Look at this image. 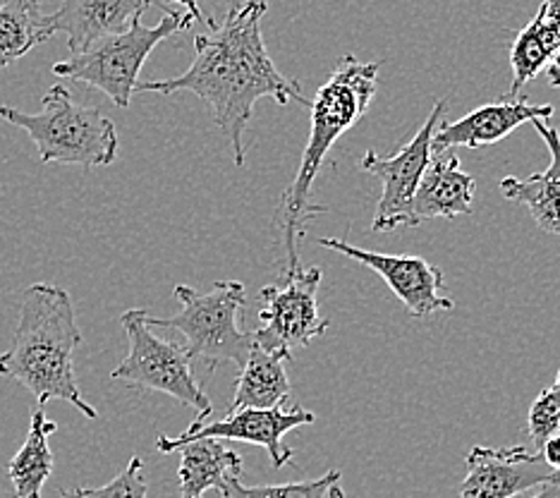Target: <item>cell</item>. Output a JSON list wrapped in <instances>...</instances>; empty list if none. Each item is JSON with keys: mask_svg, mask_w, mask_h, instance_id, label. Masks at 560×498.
<instances>
[{"mask_svg": "<svg viewBox=\"0 0 560 498\" xmlns=\"http://www.w3.org/2000/svg\"><path fill=\"white\" fill-rule=\"evenodd\" d=\"M539 12L560 22V0H539Z\"/></svg>", "mask_w": 560, "mask_h": 498, "instance_id": "cell-29", "label": "cell"}, {"mask_svg": "<svg viewBox=\"0 0 560 498\" xmlns=\"http://www.w3.org/2000/svg\"><path fill=\"white\" fill-rule=\"evenodd\" d=\"M532 125L549 147V169L529 177H503L501 195L527 207L534 223L560 240V132L546 120H532Z\"/></svg>", "mask_w": 560, "mask_h": 498, "instance_id": "cell-16", "label": "cell"}, {"mask_svg": "<svg viewBox=\"0 0 560 498\" xmlns=\"http://www.w3.org/2000/svg\"><path fill=\"white\" fill-rule=\"evenodd\" d=\"M558 475L560 472L544 463L539 451L532 453L525 445H475L467 455V477L460 484V498H513L534 487H544Z\"/></svg>", "mask_w": 560, "mask_h": 498, "instance_id": "cell-12", "label": "cell"}, {"mask_svg": "<svg viewBox=\"0 0 560 498\" xmlns=\"http://www.w3.org/2000/svg\"><path fill=\"white\" fill-rule=\"evenodd\" d=\"M58 431L56 421H50L44 407H34L30 419V431L22 449L12 455L8 475L12 482L15 498H42L44 484L54 475L56 458L50 453L48 437Z\"/></svg>", "mask_w": 560, "mask_h": 498, "instance_id": "cell-19", "label": "cell"}, {"mask_svg": "<svg viewBox=\"0 0 560 498\" xmlns=\"http://www.w3.org/2000/svg\"><path fill=\"white\" fill-rule=\"evenodd\" d=\"M475 187V177L463 171L460 159L453 151L431 153L412 199L410 228L431 219H455V216L472 213Z\"/></svg>", "mask_w": 560, "mask_h": 498, "instance_id": "cell-15", "label": "cell"}, {"mask_svg": "<svg viewBox=\"0 0 560 498\" xmlns=\"http://www.w3.org/2000/svg\"><path fill=\"white\" fill-rule=\"evenodd\" d=\"M168 3H173V5H180V8H185V12L189 18H192L195 22H201V24H207V27L213 32L215 30V22H211L209 20V15L207 12H201V8H199V0H168Z\"/></svg>", "mask_w": 560, "mask_h": 498, "instance_id": "cell-26", "label": "cell"}, {"mask_svg": "<svg viewBox=\"0 0 560 498\" xmlns=\"http://www.w3.org/2000/svg\"><path fill=\"white\" fill-rule=\"evenodd\" d=\"M240 453L225 449L219 439L189 441L180 449V498H203L209 489L223 491L225 482L240 477Z\"/></svg>", "mask_w": 560, "mask_h": 498, "instance_id": "cell-18", "label": "cell"}, {"mask_svg": "<svg viewBox=\"0 0 560 498\" xmlns=\"http://www.w3.org/2000/svg\"><path fill=\"white\" fill-rule=\"evenodd\" d=\"M546 77H549V84L553 89H560V48L553 54V58L546 66Z\"/></svg>", "mask_w": 560, "mask_h": 498, "instance_id": "cell-27", "label": "cell"}, {"mask_svg": "<svg viewBox=\"0 0 560 498\" xmlns=\"http://www.w3.org/2000/svg\"><path fill=\"white\" fill-rule=\"evenodd\" d=\"M0 118L32 137L42 163L98 169L118 157V130L104 111L82 106L68 86L54 84L42 99V113L0 106Z\"/></svg>", "mask_w": 560, "mask_h": 498, "instance_id": "cell-4", "label": "cell"}, {"mask_svg": "<svg viewBox=\"0 0 560 498\" xmlns=\"http://www.w3.org/2000/svg\"><path fill=\"white\" fill-rule=\"evenodd\" d=\"M560 48V22L544 15L537 10V15L517 34L511 48V68H513V84L508 99H520L522 86L532 82L553 58Z\"/></svg>", "mask_w": 560, "mask_h": 498, "instance_id": "cell-21", "label": "cell"}, {"mask_svg": "<svg viewBox=\"0 0 560 498\" xmlns=\"http://www.w3.org/2000/svg\"><path fill=\"white\" fill-rule=\"evenodd\" d=\"M448 113V101H436L434 111L429 113L427 123L419 127L410 142L402 144L393 157L384 159L376 151H366L362 159V171L381 181V199L376 204V216L372 228L376 233L396 228H410V209L419 181L431 161V139L439 123Z\"/></svg>", "mask_w": 560, "mask_h": 498, "instance_id": "cell-9", "label": "cell"}, {"mask_svg": "<svg viewBox=\"0 0 560 498\" xmlns=\"http://www.w3.org/2000/svg\"><path fill=\"white\" fill-rule=\"evenodd\" d=\"M147 310H127L120 316L130 352L113 369L110 379L171 395L177 403L192 407L197 413L195 421H207L213 415V403L192 374L187 348L159 338L147 324Z\"/></svg>", "mask_w": 560, "mask_h": 498, "instance_id": "cell-7", "label": "cell"}, {"mask_svg": "<svg viewBox=\"0 0 560 498\" xmlns=\"http://www.w3.org/2000/svg\"><path fill=\"white\" fill-rule=\"evenodd\" d=\"M154 0H62V5L48 18L50 32L68 36L72 56L104 42L108 36L122 34L142 20Z\"/></svg>", "mask_w": 560, "mask_h": 498, "instance_id": "cell-13", "label": "cell"}, {"mask_svg": "<svg viewBox=\"0 0 560 498\" xmlns=\"http://www.w3.org/2000/svg\"><path fill=\"white\" fill-rule=\"evenodd\" d=\"M553 115V106L539 104L534 106L529 101L522 99H505L501 104H487L479 106L472 113H467L465 118L445 123L436 127L434 139H431V153L451 151L455 147L465 149H479L501 142L522 123L532 120H549Z\"/></svg>", "mask_w": 560, "mask_h": 498, "instance_id": "cell-14", "label": "cell"}, {"mask_svg": "<svg viewBox=\"0 0 560 498\" xmlns=\"http://www.w3.org/2000/svg\"><path fill=\"white\" fill-rule=\"evenodd\" d=\"M316 415L310 410H302L300 405H292V410L283 407H273V410H237L228 413L223 419L215 421H192L180 437H165L159 433L156 451L161 453H175L180 451L185 443L199 441V439H219V441H242L264 445L269 451L273 470H283L292 463L295 451L283 443L288 431L298 427L314 425Z\"/></svg>", "mask_w": 560, "mask_h": 498, "instance_id": "cell-10", "label": "cell"}, {"mask_svg": "<svg viewBox=\"0 0 560 498\" xmlns=\"http://www.w3.org/2000/svg\"><path fill=\"white\" fill-rule=\"evenodd\" d=\"M192 22L195 20L187 12H165L156 27H144L142 22L135 20L127 32L104 38L80 56L56 62L54 74L94 86L118 108H127L151 50L173 34L192 27Z\"/></svg>", "mask_w": 560, "mask_h": 498, "instance_id": "cell-6", "label": "cell"}, {"mask_svg": "<svg viewBox=\"0 0 560 498\" xmlns=\"http://www.w3.org/2000/svg\"><path fill=\"white\" fill-rule=\"evenodd\" d=\"M82 343L70 292L60 286L34 283L20 292V322L10 348L0 352V377L27 389L39 407L62 401L96 419L74 379L72 355Z\"/></svg>", "mask_w": 560, "mask_h": 498, "instance_id": "cell-2", "label": "cell"}, {"mask_svg": "<svg viewBox=\"0 0 560 498\" xmlns=\"http://www.w3.org/2000/svg\"><path fill=\"white\" fill-rule=\"evenodd\" d=\"M42 8L44 0H5L0 5V70L54 36Z\"/></svg>", "mask_w": 560, "mask_h": 498, "instance_id": "cell-20", "label": "cell"}, {"mask_svg": "<svg viewBox=\"0 0 560 498\" xmlns=\"http://www.w3.org/2000/svg\"><path fill=\"white\" fill-rule=\"evenodd\" d=\"M328 496H330V498H346V494H342V489L338 487V484H334V487H330Z\"/></svg>", "mask_w": 560, "mask_h": 498, "instance_id": "cell-30", "label": "cell"}, {"mask_svg": "<svg viewBox=\"0 0 560 498\" xmlns=\"http://www.w3.org/2000/svg\"><path fill=\"white\" fill-rule=\"evenodd\" d=\"M539 453L546 465H549L553 472H560V433H553L551 439H546Z\"/></svg>", "mask_w": 560, "mask_h": 498, "instance_id": "cell-25", "label": "cell"}, {"mask_svg": "<svg viewBox=\"0 0 560 498\" xmlns=\"http://www.w3.org/2000/svg\"><path fill=\"white\" fill-rule=\"evenodd\" d=\"M288 362L285 355L269 352L259 343H252L247 362L240 367L235 395L228 413L283 407L292 393V383L285 374Z\"/></svg>", "mask_w": 560, "mask_h": 498, "instance_id": "cell-17", "label": "cell"}, {"mask_svg": "<svg viewBox=\"0 0 560 498\" xmlns=\"http://www.w3.org/2000/svg\"><path fill=\"white\" fill-rule=\"evenodd\" d=\"M322 278V268L312 266L285 271L276 286H264V306L259 310L261 328L254 331V343L292 360V348H307L312 340L322 338L330 326L316 304Z\"/></svg>", "mask_w": 560, "mask_h": 498, "instance_id": "cell-8", "label": "cell"}, {"mask_svg": "<svg viewBox=\"0 0 560 498\" xmlns=\"http://www.w3.org/2000/svg\"><path fill=\"white\" fill-rule=\"evenodd\" d=\"M266 0H245L231 5L221 24L195 38V60L180 77L159 82H139L135 92L171 96L192 92L211 108L213 123L231 139L235 165H245V130L259 99H273L285 106L290 101L310 108L298 80L280 72L266 50L261 20Z\"/></svg>", "mask_w": 560, "mask_h": 498, "instance_id": "cell-1", "label": "cell"}, {"mask_svg": "<svg viewBox=\"0 0 560 498\" xmlns=\"http://www.w3.org/2000/svg\"><path fill=\"white\" fill-rule=\"evenodd\" d=\"M340 472L330 470L319 479L295 482V484H273V487H245L240 477L225 482L221 498H328V491L338 484Z\"/></svg>", "mask_w": 560, "mask_h": 498, "instance_id": "cell-22", "label": "cell"}, {"mask_svg": "<svg viewBox=\"0 0 560 498\" xmlns=\"http://www.w3.org/2000/svg\"><path fill=\"white\" fill-rule=\"evenodd\" d=\"M142 470H144V460L135 455L120 475L113 482H108L106 487L62 491L60 498H147L149 484L142 475Z\"/></svg>", "mask_w": 560, "mask_h": 498, "instance_id": "cell-23", "label": "cell"}, {"mask_svg": "<svg viewBox=\"0 0 560 498\" xmlns=\"http://www.w3.org/2000/svg\"><path fill=\"white\" fill-rule=\"evenodd\" d=\"M558 433H560V421H558Z\"/></svg>", "mask_w": 560, "mask_h": 498, "instance_id": "cell-31", "label": "cell"}, {"mask_svg": "<svg viewBox=\"0 0 560 498\" xmlns=\"http://www.w3.org/2000/svg\"><path fill=\"white\" fill-rule=\"evenodd\" d=\"M173 296L183 310L168 319L147 314L149 326L180 331L187 338L189 360L207 362L209 369L221 362L240 367L247 362L254 334L242 328V306L247 296L240 280H219L207 296H199L189 286H175Z\"/></svg>", "mask_w": 560, "mask_h": 498, "instance_id": "cell-5", "label": "cell"}, {"mask_svg": "<svg viewBox=\"0 0 560 498\" xmlns=\"http://www.w3.org/2000/svg\"><path fill=\"white\" fill-rule=\"evenodd\" d=\"M381 62H364L358 56H342L328 80L319 86L314 101H310V139L302 151V161L295 181L288 185L276 211V223L283 235L288 254L285 271H298L300 242L307 238V225L314 216L326 213L328 207L310 201L316 175L326 161V153L338 139L362 120L372 99L376 96Z\"/></svg>", "mask_w": 560, "mask_h": 498, "instance_id": "cell-3", "label": "cell"}, {"mask_svg": "<svg viewBox=\"0 0 560 498\" xmlns=\"http://www.w3.org/2000/svg\"><path fill=\"white\" fill-rule=\"evenodd\" d=\"M319 245L376 271L415 319H427L436 312H451L455 306L453 300L441 296L443 271L422 257H410V254H381L354 247L350 242L338 238H322Z\"/></svg>", "mask_w": 560, "mask_h": 498, "instance_id": "cell-11", "label": "cell"}, {"mask_svg": "<svg viewBox=\"0 0 560 498\" xmlns=\"http://www.w3.org/2000/svg\"><path fill=\"white\" fill-rule=\"evenodd\" d=\"M558 421H560V369L556 374L553 386L541 391L539 398L532 403L529 415H527V431L534 445H537V451L541 449L546 439H551L553 433H558Z\"/></svg>", "mask_w": 560, "mask_h": 498, "instance_id": "cell-24", "label": "cell"}, {"mask_svg": "<svg viewBox=\"0 0 560 498\" xmlns=\"http://www.w3.org/2000/svg\"><path fill=\"white\" fill-rule=\"evenodd\" d=\"M529 498H560V475L553 482L544 484V487H539V491L532 494Z\"/></svg>", "mask_w": 560, "mask_h": 498, "instance_id": "cell-28", "label": "cell"}]
</instances>
